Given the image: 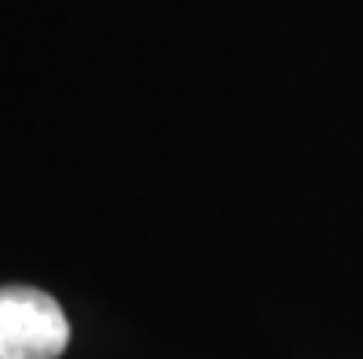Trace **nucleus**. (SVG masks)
I'll return each mask as SVG.
<instances>
[{
  "mask_svg": "<svg viewBox=\"0 0 363 359\" xmlns=\"http://www.w3.org/2000/svg\"><path fill=\"white\" fill-rule=\"evenodd\" d=\"M70 345L59 301L33 286H0V359H55Z\"/></svg>",
  "mask_w": 363,
  "mask_h": 359,
  "instance_id": "1",
  "label": "nucleus"
}]
</instances>
